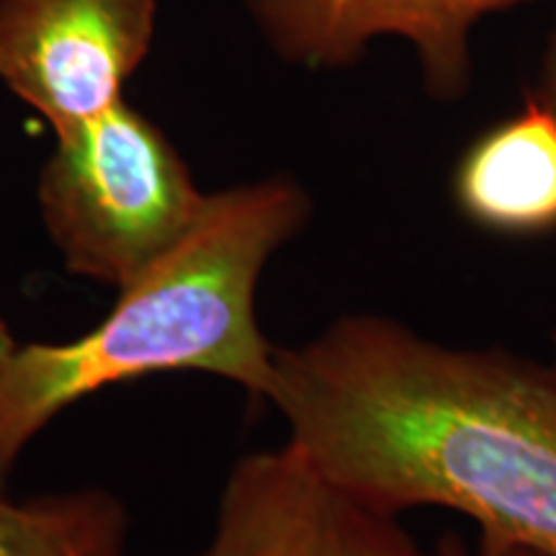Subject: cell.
<instances>
[{"mask_svg":"<svg viewBox=\"0 0 556 556\" xmlns=\"http://www.w3.org/2000/svg\"><path fill=\"white\" fill-rule=\"evenodd\" d=\"M266 402L289 446L366 503L448 507L556 556V364L345 315L276 348Z\"/></svg>","mask_w":556,"mask_h":556,"instance_id":"cell-1","label":"cell"},{"mask_svg":"<svg viewBox=\"0 0 556 556\" xmlns=\"http://www.w3.org/2000/svg\"><path fill=\"white\" fill-rule=\"evenodd\" d=\"M526 0H242L289 65H356L371 41L397 37L420 60L430 96L456 101L471 83V31L486 13Z\"/></svg>","mask_w":556,"mask_h":556,"instance_id":"cell-6","label":"cell"},{"mask_svg":"<svg viewBox=\"0 0 556 556\" xmlns=\"http://www.w3.org/2000/svg\"><path fill=\"white\" fill-rule=\"evenodd\" d=\"M13 348H16V340H13L11 330L5 328V323H3V319H0V361L9 356Z\"/></svg>","mask_w":556,"mask_h":556,"instance_id":"cell-11","label":"cell"},{"mask_svg":"<svg viewBox=\"0 0 556 556\" xmlns=\"http://www.w3.org/2000/svg\"><path fill=\"white\" fill-rule=\"evenodd\" d=\"M456 201L479 227L541 235L556 227V114L531 99L471 144L456 170Z\"/></svg>","mask_w":556,"mask_h":556,"instance_id":"cell-7","label":"cell"},{"mask_svg":"<svg viewBox=\"0 0 556 556\" xmlns=\"http://www.w3.org/2000/svg\"><path fill=\"white\" fill-rule=\"evenodd\" d=\"M199 556H438L400 526L325 477L296 448L242 456L222 490Z\"/></svg>","mask_w":556,"mask_h":556,"instance_id":"cell-5","label":"cell"},{"mask_svg":"<svg viewBox=\"0 0 556 556\" xmlns=\"http://www.w3.org/2000/svg\"><path fill=\"white\" fill-rule=\"evenodd\" d=\"M554 364H556V332H554Z\"/></svg>","mask_w":556,"mask_h":556,"instance_id":"cell-12","label":"cell"},{"mask_svg":"<svg viewBox=\"0 0 556 556\" xmlns=\"http://www.w3.org/2000/svg\"><path fill=\"white\" fill-rule=\"evenodd\" d=\"M309 208L289 176L206 193L186 238L119 289L93 330L65 343H16L0 361V486L34 435L106 387L201 371L266 400L276 348L258 328L255 289Z\"/></svg>","mask_w":556,"mask_h":556,"instance_id":"cell-2","label":"cell"},{"mask_svg":"<svg viewBox=\"0 0 556 556\" xmlns=\"http://www.w3.org/2000/svg\"><path fill=\"white\" fill-rule=\"evenodd\" d=\"M37 201L65 266L119 291L186 238L206 193L168 135L122 99L54 135Z\"/></svg>","mask_w":556,"mask_h":556,"instance_id":"cell-3","label":"cell"},{"mask_svg":"<svg viewBox=\"0 0 556 556\" xmlns=\"http://www.w3.org/2000/svg\"><path fill=\"white\" fill-rule=\"evenodd\" d=\"M435 552L438 556H546L533 552V548L528 546L513 544V541L484 536V533H479L475 544L464 541L458 533H446V536L441 539V544L435 546Z\"/></svg>","mask_w":556,"mask_h":556,"instance_id":"cell-9","label":"cell"},{"mask_svg":"<svg viewBox=\"0 0 556 556\" xmlns=\"http://www.w3.org/2000/svg\"><path fill=\"white\" fill-rule=\"evenodd\" d=\"M531 99L544 103L552 114H556V24L552 34H548L544 58H541V67H539L536 90H533Z\"/></svg>","mask_w":556,"mask_h":556,"instance_id":"cell-10","label":"cell"},{"mask_svg":"<svg viewBox=\"0 0 556 556\" xmlns=\"http://www.w3.org/2000/svg\"><path fill=\"white\" fill-rule=\"evenodd\" d=\"M127 536L122 500L103 490L60 492L24 503L0 492V556H127Z\"/></svg>","mask_w":556,"mask_h":556,"instance_id":"cell-8","label":"cell"},{"mask_svg":"<svg viewBox=\"0 0 556 556\" xmlns=\"http://www.w3.org/2000/svg\"><path fill=\"white\" fill-rule=\"evenodd\" d=\"M157 31V0H0V83L50 124L124 99Z\"/></svg>","mask_w":556,"mask_h":556,"instance_id":"cell-4","label":"cell"}]
</instances>
